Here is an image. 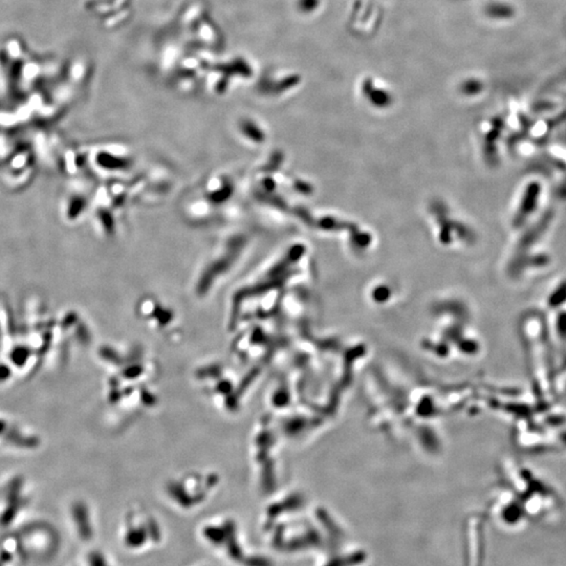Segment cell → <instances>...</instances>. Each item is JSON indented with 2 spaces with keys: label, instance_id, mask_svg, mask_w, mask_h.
Masks as SVG:
<instances>
[{
  "label": "cell",
  "instance_id": "cell-1",
  "mask_svg": "<svg viewBox=\"0 0 566 566\" xmlns=\"http://www.w3.org/2000/svg\"><path fill=\"white\" fill-rule=\"evenodd\" d=\"M542 184L539 180H533L526 184L516 212L514 223L516 227H521L538 210L542 196Z\"/></svg>",
  "mask_w": 566,
  "mask_h": 566
},
{
  "label": "cell",
  "instance_id": "cell-2",
  "mask_svg": "<svg viewBox=\"0 0 566 566\" xmlns=\"http://www.w3.org/2000/svg\"><path fill=\"white\" fill-rule=\"evenodd\" d=\"M553 219V212L551 210H547V212L543 213L539 217L538 221L526 232L521 242H520L521 244H520V249H521L522 253L526 252L528 249L532 248L537 242H540L541 238L549 230Z\"/></svg>",
  "mask_w": 566,
  "mask_h": 566
}]
</instances>
